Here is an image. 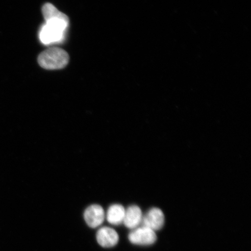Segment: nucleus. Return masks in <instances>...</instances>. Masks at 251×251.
<instances>
[{
    "label": "nucleus",
    "mask_w": 251,
    "mask_h": 251,
    "mask_svg": "<svg viewBox=\"0 0 251 251\" xmlns=\"http://www.w3.org/2000/svg\"><path fill=\"white\" fill-rule=\"evenodd\" d=\"M41 29L39 37L44 45H49L58 43L64 39L65 31L70 20L65 14L61 17L52 18L46 20Z\"/></svg>",
    "instance_id": "f257e3e1"
},
{
    "label": "nucleus",
    "mask_w": 251,
    "mask_h": 251,
    "mask_svg": "<svg viewBox=\"0 0 251 251\" xmlns=\"http://www.w3.org/2000/svg\"><path fill=\"white\" fill-rule=\"evenodd\" d=\"M70 56L65 50L52 47L44 51L39 55L38 62L41 67L48 70H60L68 64Z\"/></svg>",
    "instance_id": "f03ea898"
},
{
    "label": "nucleus",
    "mask_w": 251,
    "mask_h": 251,
    "mask_svg": "<svg viewBox=\"0 0 251 251\" xmlns=\"http://www.w3.org/2000/svg\"><path fill=\"white\" fill-rule=\"evenodd\" d=\"M128 238L131 243L138 246H150L154 244L157 240L155 231L143 226L133 229L128 234Z\"/></svg>",
    "instance_id": "7ed1b4c3"
},
{
    "label": "nucleus",
    "mask_w": 251,
    "mask_h": 251,
    "mask_svg": "<svg viewBox=\"0 0 251 251\" xmlns=\"http://www.w3.org/2000/svg\"><path fill=\"white\" fill-rule=\"evenodd\" d=\"M84 219L86 224L91 228H97L101 226L105 219V212L101 205L93 204L88 206L84 212Z\"/></svg>",
    "instance_id": "20e7f679"
},
{
    "label": "nucleus",
    "mask_w": 251,
    "mask_h": 251,
    "mask_svg": "<svg viewBox=\"0 0 251 251\" xmlns=\"http://www.w3.org/2000/svg\"><path fill=\"white\" fill-rule=\"evenodd\" d=\"M165 224V216L161 209L152 208L143 216L141 225L153 231L161 229Z\"/></svg>",
    "instance_id": "39448f33"
},
{
    "label": "nucleus",
    "mask_w": 251,
    "mask_h": 251,
    "mask_svg": "<svg viewBox=\"0 0 251 251\" xmlns=\"http://www.w3.org/2000/svg\"><path fill=\"white\" fill-rule=\"evenodd\" d=\"M96 239L100 246L103 248H112L118 243L119 237L114 228L102 227L97 231Z\"/></svg>",
    "instance_id": "423d86ee"
},
{
    "label": "nucleus",
    "mask_w": 251,
    "mask_h": 251,
    "mask_svg": "<svg viewBox=\"0 0 251 251\" xmlns=\"http://www.w3.org/2000/svg\"><path fill=\"white\" fill-rule=\"evenodd\" d=\"M143 215L139 206L131 205L126 209L123 224L128 228L133 229L139 226Z\"/></svg>",
    "instance_id": "0eeeda50"
},
{
    "label": "nucleus",
    "mask_w": 251,
    "mask_h": 251,
    "mask_svg": "<svg viewBox=\"0 0 251 251\" xmlns=\"http://www.w3.org/2000/svg\"><path fill=\"white\" fill-rule=\"evenodd\" d=\"M126 209L121 204H113L105 213V219L109 224L117 226L123 224Z\"/></svg>",
    "instance_id": "6e6552de"
}]
</instances>
